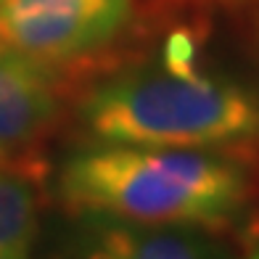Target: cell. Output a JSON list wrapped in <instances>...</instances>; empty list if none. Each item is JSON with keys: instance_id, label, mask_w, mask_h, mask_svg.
Listing matches in <instances>:
<instances>
[{"instance_id": "1", "label": "cell", "mask_w": 259, "mask_h": 259, "mask_svg": "<svg viewBox=\"0 0 259 259\" xmlns=\"http://www.w3.org/2000/svg\"><path fill=\"white\" fill-rule=\"evenodd\" d=\"M77 119L90 143L259 159V74L209 61L201 32L180 27L148 56L98 74L77 101Z\"/></svg>"}, {"instance_id": "2", "label": "cell", "mask_w": 259, "mask_h": 259, "mask_svg": "<svg viewBox=\"0 0 259 259\" xmlns=\"http://www.w3.org/2000/svg\"><path fill=\"white\" fill-rule=\"evenodd\" d=\"M56 191L74 217L222 235L249 228L259 204V159L209 148L88 143L66 156Z\"/></svg>"}, {"instance_id": "3", "label": "cell", "mask_w": 259, "mask_h": 259, "mask_svg": "<svg viewBox=\"0 0 259 259\" xmlns=\"http://www.w3.org/2000/svg\"><path fill=\"white\" fill-rule=\"evenodd\" d=\"M135 19L138 0H0V48L64 74L109 58Z\"/></svg>"}, {"instance_id": "4", "label": "cell", "mask_w": 259, "mask_h": 259, "mask_svg": "<svg viewBox=\"0 0 259 259\" xmlns=\"http://www.w3.org/2000/svg\"><path fill=\"white\" fill-rule=\"evenodd\" d=\"M61 72L0 48V159H32L64 114Z\"/></svg>"}, {"instance_id": "5", "label": "cell", "mask_w": 259, "mask_h": 259, "mask_svg": "<svg viewBox=\"0 0 259 259\" xmlns=\"http://www.w3.org/2000/svg\"><path fill=\"white\" fill-rule=\"evenodd\" d=\"M82 222L72 259H230L217 233L185 225L77 217Z\"/></svg>"}, {"instance_id": "6", "label": "cell", "mask_w": 259, "mask_h": 259, "mask_svg": "<svg viewBox=\"0 0 259 259\" xmlns=\"http://www.w3.org/2000/svg\"><path fill=\"white\" fill-rule=\"evenodd\" d=\"M45 164L0 159V259H32L40 233V196Z\"/></svg>"}, {"instance_id": "7", "label": "cell", "mask_w": 259, "mask_h": 259, "mask_svg": "<svg viewBox=\"0 0 259 259\" xmlns=\"http://www.w3.org/2000/svg\"><path fill=\"white\" fill-rule=\"evenodd\" d=\"M246 40H249V51L254 61L259 64V0L249 6V19H246Z\"/></svg>"}, {"instance_id": "8", "label": "cell", "mask_w": 259, "mask_h": 259, "mask_svg": "<svg viewBox=\"0 0 259 259\" xmlns=\"http://www.w3.org/2000/svg\"><path fill=\"white\" fill-rule=\"evenodd\" d=\"M183 3H191L196 8H225V11H233V8H249V6L256 3V0H183Z\"/></svg>"}, {"instance_id": "9", "label": "cell", "mask_w": 259, "mask_h": 259, "mask_svg": "<svg viewBox=\"0 0 259 259\" xmlns=\"http://www.w3.org/2000/svg\"><path fill=\"white\" fill-rule=\"evenodd\" d=\"M243 259H259V246H256V249H251L249 254H246Z\"/></svg>"}]
</instances>
